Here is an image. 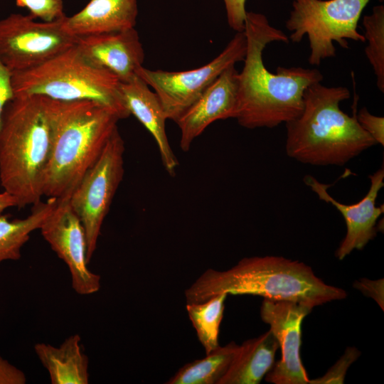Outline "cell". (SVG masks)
Listing matches in <instances>:
<instances>
[{
  "label": "cell",
  "instance_id": "cell-29",
  "mask_svg": "<svg viewBox=\"0 0 384 384\" xmlns=\"http://www.w3.org/2000/svg\"><path fill=\"white\" fill-rule=\"evenodd\" d=\"M11 74L0 60V127L5 107L14 97Z\"/></svg>",
  "mask_w": 384,
  "mask_h": 384
},
{
  "label": "cell",
  "instance_id": "cell-1",
  "mask_svg": "<svg viewBox=\"0 0 384 384\" xmlns=\"http://www.w3.org/2000/svg\"><path fill=\"white\" fill-rule=\"evenodd\" d=\"M247 41L244 65L238 73L235 119L247 129L273 128L297 118L304 107V93L324 76L316 68L279 66L268 70L262 54L274 42H289L288 36L272 26L266 16L247 12L243 31Z\"/></svg>",
  "mask_w": 384,
  "mask_h": 384
},
{
  "label": "cell",
  "instance_id": "cell-28",
  "mask_svg": "<svg viewBox=\"0 0 384 384\" xmlns=\"http://www.w3.org/2000/svg\"><path fill=\"white\" fill-rule=\"evenodd\" d=\"M383 279L370 280L363 278L354 282L353 287L361 291L366 297L374 299L380 307L383 310L384 306V289Z\"/></svg>",
  "mask_w": 384,
  "mask_h": 384
},
{
  "label": "cell",
  "instance_id": "cell-17",
  "mask_svg": "<svg viewBox=\"0 0 384 384\" xmlns=\"http://www.w3.org/2000/svg\"><path fill=\"white\" fill-rule=\"evenodd\" d=\"M138 14L137 0H90L79 12L65 16L63 26L78 37L134 28Z\"/></svg>",
  "mask_w": 384,
  "mask_h": 384
},
{
  "label": "cell",
  "instance_id": "cell-21",
  "mask_svg": "<svg viewBox=\"0 0 384 384\" xmlns=\"http://www.w3.org/2000/svg\"><path fill=\"white\" fill-rule=\"evenodd\" d=\"M238 345L231 341L216 349L202 359L185 364L166 383L167 384H219L235 356Z\"/></svg>",
  "mask_w": 384,
  "mask_h": 384
},
{
  "label": "cell",
  "instance_id": "cell-22",
  "mask_svg": "<svg viewBox=\"0 0 384 384\" xmlns=\"http://www.w3.org/2000/svg\"><path fill=\"white\" fill-rule=\"evenodd\" d=\"M226 293L215 294L201 302L186 303V311L198 338L208 354L219 346L218 335L223 316Z\"/></svg>",
  "mask_w": 384,
  "mask_h": 384
},
{
  "label": "cell",
  "instance_id": "cell-2",
  "mask_svg": "<svg viewBox=\"0 0 384 384\" xmlns=\"http://www.w3.org/2000/svg\"><path fill=\"white\" fill-rule=\"evenodd\" d=\"M46 98L51 146L43 193L48 198L69 199L122 119L112 108L95 101Z\"/></svg>",
  "mask_w": 384,
  "mask_h": 384
},
{
  "label": "cell",
  "instance_id": "cell-32",
  "mask_svg": "<svg viewBox=\"0 0 384 384\" xmlns=\"http://www.w3.org/2000/svg\"><path fill=\"white\" fill-rule=\"evenodd\" d=\"M380 1H383V0H380Z\"/></svg>",
  "mask_w": 384,
  "mask_h": 384
},
{
  "label": "cell",
  "instance_id": "cell-9",
  "mask_svg": "<svg viewBox=\"0 0 384 384\" xmlns=\"http://www.w3.org/2000/svg\"><path fill=\"white\" fill-rule=\"evenodd\" d=\"M246 48L244 32H237L217 57L201 67L171 72L141 66L136 74L153 88L166 119L176 122L226 68L243 61Z\"/></svg>",
  "mask_w": 384,
  "mask_h": 384
},
{
  "label": "cell",
  "instance_id": "cell-10",
  "mask_svg": "<svg viewBox=\"0 0 384 384\" xmlns=\"http://www.w3.org/2000/svg\"><path fill=\"white\" fill-rule=\"evenodd\" d=\"M63 17L53 21L38 22L29 14H11L1 19L2 63L11 73L25 70L73 46L76 37L64 29Z\"/></svg>",
  "mask_w": 384,
  "mask_h": 384
},
{
  "label": "cell",
  "instance_id": "cell-23",
  "mask_svg": "<svg viewBox=\"0 0 384 384\" xmlns=\"http://www.w3.org/2000/svg\"><path fill=\"white\" fill-rule=\"evenodd\" d=\"M365 30L363 35L368 45L365 48L366 55L371 65L376 77V85L379 90L384 92V6L378 5L373 8L370 15L362 19Z\"/></svg>",
  "mask_w": 384,
  "mask_h": 384
},
{
  "label": "cell",
  "instance_id": "cell-31",
  "mask_svg": "<svg viewBox=\"0 0 384 384\" xmlns=\"http://www.w3.org/2000/svg\"><path fill=\"white\" fill-rule=\"evenodd\" d=\"M16 206V199L6 191L0 193V214L7 208Z\"/></svg>",
  "mask_w": 384,
  "mask_h": 384
},
{
  "label": "cell",
  "instance_id": "cell-19",
  "mask_svg": "<svg viewBox=\"0 0 384 384\" xmlns=\"http://www.w3.org/2000/svg\"><path fill=\"white\" fill-rule=\"evenodd\" d=\"M78 334L68 337L59 346L38 343L34 351L49 374L52 384L89 383V359Z\"/></svg>",
  "mask_w": 384,
  "mask_h": 384
},
{
  "label": "cell",
  "instance_id": "cell-13",
  "mask_svg": "<svg viewBox=\"0 0 384 384\" xmlns=\"http://www.w3.org/2000/svg\"><path fill=\"white\" fill-rule=\"evenodd\" d=\"M370 185L368 193L358 203L346 205L334 199L328 192L329 185L319 182L311 175L304 178V182L319 197L333 205L343 215L346 233L336 251V257L341 260L354 250H362L377 234L376 222L383 213V204L376 206L380 190L384 186V169L382 166L368 176Z\"/></svg>",
  "mask_w": 384,
  "mask_h": 384
},
{
  "label": "cell",
  "instance_id": "cell-14",
  "mask_svg": "<svg viewBox=\"0 0 384 384\" xmlns=\"http://www.w3.org/2000/svg\"><path fill=\"white\" fill-rule=\"evenodd\" d=\"M238 73L226 68L175 122L180 129V147L188 151L196 138L213 122L234 118L237 111Z\"/></svg>",
  "mask_w": 384,
  "mask_h": 384
},
{
  "label": "cell",
  "instance_id": "cell-8",
  "mask_svg": "<svg viewBox=\"0 0 384 384\" xmlns=\"http://www.w3.org/2000/svg\"><path fill=\"white\" fill-rule=\"evenodd\" d=\"M124 142L117 127L68 199L85 232L88 263L96 250L102 223L124 176Z\"/></svg>",
  "mask_w": 384,
  "mask_h": 384
},
{
  "label": "cell",
  "instance_id": "cell-16",
  "mask_svg": "<svg viewBox=\"0 0 384 384\" xmlns=\"http://www.w3.org/2000/svg\"><path fill=\"white\" fill-rule=\"evenodd\" d=\"M119 90L130 114H133L154 137L166 171L174 176L178 161L166 136L167 119L157 95L138 75L127 82H121Z\"/></svg>",
  "mask_w": 384,
  "mask_h": 384
},
{
  "label": "cell",
  "instance_id": "cell-7",
  "mask_svg": "<svg viewBox=\"0 0 384 384\" xmlns=\"http://www.w3.org/2000/svg\"><path fill=\"white\" fill-rule=\"evenodd\" d=\"M370 0H292L286 21L292 43L307 36L310 54L308 62L318 66L323 60L336 56L334 42L349 48L348 39L366 42L358 31L361 14Z\"/></svg>",
  "mask_w": 384,
  "mask_h": 384
},
{
  "label": "cell",
  "instance_id": "cell-3",
  "mask_svg": "<svg viewBox=\"0 0 384 384\" xmlns=\"http://www.w3.org/2000/svg\"><path fill=\"white\" fill-rule=\"evenodd\" d=\"M220 293L289 301L311 309L347 297L304 262L271 255L245 257L225 271L208 269L186 289L185 297L186 303L201 302Z\"/></svg>",
  "mask_w": 384,
  "mask_h": 384
},
{
  "label": "cell",
  "instance_id": "cell-20",
  "mask_svg": "<svg viewBox=\"0 0 384 384\" xmlns=\"http://www.w3.org/2000/svg\"><path fill=\"white\" fill-rule=\"evenodd\" d=\"M56 201L54 198H48L46 202L41 201L22 219L10 220L9 215L0 214V264L21 258L22 247L29 240L31 233L40 229Z\"/></svg>",
  "mask_w": 384,
  "mask_h": 384
},
{
  "label": "cell",
  "instance_id": "cell-26",
  "mask_svg": "<svg viewBox=\"0 0 384 384\" xmlns=\"http://www.w3.org/2000/svg\"><path fill=\"white\" fill-rule=\"evenodd\" d=\"M356 119L361 127L375 141L384 146V117L370 114L366 107H362L356 113Z\"/></svg>",
  "mask_w": 384,
  "mask_h": 384
},
{
  "label": "cell",
  "instance_id": "cell-27",
  "mask_svg": "<svg viewBox=\"0 0 384 384\" xmlns=\"http://www.w3.org/2000/svg\"><path fill=\"white\" fill-rule=\"evenodd\" d=\"M223 1L229 26L236 32H243L247 14L245 10L246 0Z\"/></svg>",
  "mask_w": 384,
  "mask_h": 384
},
{
  "label": "cell",
  "instance_id": "cell-4",
  "mask_svg": "<svg viewBox=\"0 0 384 384\" xmlns=\"http://www.w3.org/2000/svg\"><path fill=\"white\" fill-rule=\"evenodd\" d=\"M346 87H326L316 82L304 93V107L295 119L285 123L287 154L299 162L314 166H343L377 144L353 114L339 107L350 98Z\"/></svg>",
  "mask_w": 384,
  "mask_h": 384
},
{
  "label": "cell",
  "instance_id": "cell-25",
  "mask_svg": "<svg viewBox=\"0 0 384 384\" xmlns=\"http://www.w3.org/2000/svg\"><path fill=\"white\" fill-rule=\"evenodd\" d=\"M359 351L354 347H348L342 357L322 377L309 381L312 384L343 383L347 369L359 356Z\"/></svg>",
  "mask_w": 384,
  "mask_h": 384
},
{
  "label": "cell",
  "instance_id": "cell-18",
  "mask_svg": "<svg viewBox=\"0 0 384 384\" xmlns=\"http://www.w3.org/2000/svg\"><path fill=\"white\" fill-rule=\"evenodd\" d=\"M279 343L269 329L238 346L219 384H258L274 364Z\"/></svg>",
  "mask_w": 384,
  "mask_h": 384
},
{
  "label": "cell",
  "instance_id": "cell-15",
  "mask_svg": "<svg viewBox=\"0 0 384 384\" xmlns=\"http://www.w3.org/2000/svg\"><path fill=\"white\" fill-rule=\"evenodd\" d=\"M81 53L96 66L127 82L142 66L144 52L134 28L95 35L76 37Z\"/></svg>",
  "mask_w": 384,
  "mask_h": 384
},
{
  "label": "cell",
  "instance_id": "cell-6",
  "mask_svg": "<svg viewBox=\"0 0 384 384\" xmlns=\"http://www.w3.org/2000/svg\"><path fill=\"white\" fill-rule=\"evenodd\" d=\"M14 95H38L60 101L92 100L130 115L123 102L119 80L85 58L76 45L46 62L11 73Z\"/></svg>",
  "mask_w": 384,
  "mask_h": 384
},
{
  "label": "cell",
  "instance_id": "cell-24",
  "mask_svg": "<svg viewBox=\"0 0 384 384\" xmlns=\"http://www.w3.org/2000/svg\"><path fill=\"white\" fill-rule=\"evenodd\" d=\"M16 5L28 9L33 18L53 21L65 16L63 0H16Z\"/></svg>",
  "mask_w": 384,
  "mask_h": 384
},
{
  "label": "cell",
  "instance_id": "cell-30",
  "mask_svg": "<svg viewBox=\"0 0 384 384\" xmlns=\"http://www.w3.org/2000/svg\"><path fill=\"white\" fill-rule=\"evenodd\" d=\"M26 381V375L21 369L0 356V384H25Z\"/></svg>",
  "mask_w": 384,
  "mask_h": 384
},
{
  "label": "cell",
  "instance_id": "cell-5",
  "mask_svg": "<svg viewBox=\"0 0 384 384\" xmlns=\"http://www.w3.org/2000/svg\"><path fill=\"white\" fill-rule=\"evenodd\" d=\"M51 146L46 98L14 95L0 127V183L21 208L40 202Z\"/></svg>",
  "mask_w": 384,
  "mask_h": 384
},
{
  "label": "cell",
  "instance_id": "cell-11",
  "mask_svg": "<svg viewBox=\"0 0 384 384\" xmlns=\"http://www.w3.org/2000/svg\"><path fill=\"white\" fill-rule=\"evenodd\" d=\"M39 230L52 250L68 266L74 291L80 295L99 291L101 278L88 268L85 232L68 199H57Z\"/></svg>",
  "mask_w": 384,
  "mask_h": 384
},
{
  "label": "cell",
  "instance_id": "cell-12",
  "mask_svg": "<svg viewBox=\"0 0 384 384\" xmlns=\"http://www.w3.org/2000/svg\"><path fill=\"white\" fill-rule=\"evenodd\" d=\"M311 309L289 301L264 299L262 320L270 326L281 348L282 358L266 374L274 384H307L310 380L300 357L302 323Z\"/></svg>",
  "mask_w": 384,
  "mask_h": 384
}]
</instances>
